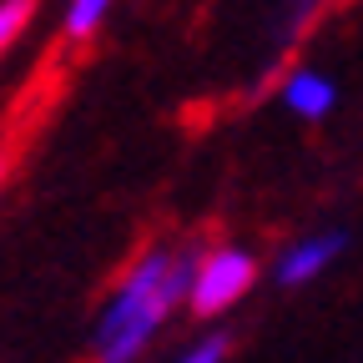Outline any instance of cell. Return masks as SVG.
I'll return each instance as SVG.
<instances>
[{
  "label": "cell",
  "mask_w": 363,
  "mask_h": 363,
  "mask_svg": "<svg viewBox=\"0 0 363 363\" xmlns=\"http://www.w3.org/2000/svg\"><path fill=\"white\" fill-rule=\"evenodd\" d=\"M197 267H202V247H147L142 257L131 262V272L121 278V288L106 298L101 318H96V333H91V353L96 363H136L157 328L167 323V313L182 308L192 298L197 283Z\"/></svg>",
  "instance_id": "cell-1"
},
{
  "label": "cell",
  "mask_w": 363,
  "mask_h": 363,
  "mask_svg": "<svg viewBox=\"0 0 363 363\" xmlns=\"http://www.w3.org/2000/svg\"><path fill=\"white\" fill-rule=\"evenodd\" d=\"M257 283V257L238 242H222V247H207L202 252V267H197V283H192V298L187 308L197 318H217L233 303H242Z\"/></svg>",
  "instance_id": "cell-2"
},
{
  "label": "cell",
  "mask_w": 363,
  "mask_h": 363,
  "mask_svg": "<svg viewBox=\"0 0 363 363\" xmlns=\"http://www.w3.org/2000/svg\"><path fill=\"white\" fill-rule=\"evenodd\" d=\"M348 247V233L343 227H328V233H308L298 242H288L278 252V262H272V278H278L283 288H303V283H318L323 272L343 257Z\"/></svg>",
  "instance_id": "cell-3"
},
{
  "label": "cell",
  "mask_w": 363,
  "mask_h": 363,
  "mask_svg": "<svg viewBox=\"0 0 363 363\" xmlns=\"http://www.w3.org/2000/svg\"><path fill=\"white\" fill-rule=\"evenodd\" d=\"M283 106L293 111V116H303V121H323L333 106H338V86L323 76V71H288V81H283Z\"/></svg>",
  "instance_id": "cell-4"
},
{
  "label": "cell",
  "mask_w": 363,
  "mask_h": 363,
  "mask_svg": "<svg viewBox=\"0 0 363 363\" xmlns=\"http://www.w3.org/2000/svg\"><path fill=\"white\" fill-rule=\"evenodd\" d=\"M111 16V0H66V16H61V30L71 40H86V35H96L101 21Z\"/></svg>",
  "instance_id": "cell-5"
},
{
  "label": "cell",
  "mask_w": 363,
  "mask_h": 363,
  "mask_svg": "<svg viewBox=\"0 0 363 363\" xmlns=\"http://www.w3.org/2000/svg\"><path fill=\"white\" fill-rule=\"evenodd\" d=\"M227 353H233V338H227V333H202V338H192V348H182L172 363H227Z\"/></svg>",
  "instance_id": "cell-6"
},
{
  "label": "cell",
  "mask_w": 363,
  "mask_h": 363,
  "mask_svg": "<svg viewBox=\"0 0 363 363\" xmlns=\"http://www.w3.org/2000/svg\"><path fill=\"white\" fill-rule=\"evenodd\" d=\"M30 11H35V0H0V40H21V26L30 21Z\"/></svg>",
  "instance_id": "cell-7"
},
{
  "label": "cell",
  "mask_w": 363,
  "mask_h": 363,
  "mask_svg": "<svg viewBox=\"0 0 363 363\" xmlns=\"http://www.w3.org/2000/svg\"><path fill=\"white\" fill-rule=\"evenodd\" d=\"M313 11H318V0H293V11H288V21H283V45L303 30V21H308Z\"/></svg>",
  "instance_id": "cell-8"
}]
</instances>
